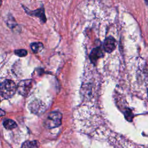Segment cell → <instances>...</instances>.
<instances>
[{"label":"cell","mask_w":148,"mask_h":148,"mask_svg":"<svg viewBox=\"0 0 148 148\" xmlns=\"http://www.w3.org/2000/svg\"><path fill=\"white\" fill-rule=\"evenodd\" d=\"M17 91L16 83L9 79H5L1 83V95L3 99H9L12 97Z\"/></svg>","instance_id":"6da1fadb"},{"label":"cell","mask_w":148,"mask_h":148,"mask_svg":"<svg viewBox=\"0 0 148 148\" xmlns=\"http://www.w3.org/2000/svg\"><path fill=\"white\" fill-rule=\"evenodd\" d=\"M62 114L59 112H51L45 121V126L47 128H54L59 127L61 124Z\"/></svg>","instance_id":"7a4b0ae2"},{"label":"cell","mask_w":148,"mask_h":148,"mask_svg":"<svg viewBox=\"0 0 148 148\" xmlns=\"http://www.w3.org/2000/svg\"><path fill=\"white\" fill-rule=\"evenodd\" d=\"M33 88V82L31 79L21 80L17 86L18 93L23 96L28 97Z\"/></svg>","instance_id":"3957f363"},{"label":"cell","mask_w":148,"mask_h":148,"mask_svg":"<svg viewBox=\"0 0 148 148\" xmlns=\"http://www.w3.org/2000/svg\"><path fill=\"white\" fill-rule=\"evenodd\" d=\"M116 47V41L113 36H109L105 39L103 43V48L106 52L108 53H112Z\"/></svg>","instance_id":"277c9868"},{"label":"cell","mask_w":148,"mask_h":148,"mask_svg":"<svg viewBox=\"0 0 148 148\" xmlns=\"http://www.w3.org/2000/svg\"><path fill=\"white\" fill-rule=\"evenodd\" d=\"M29 108L32 113L38 114L43 113L45 112L46 109V106L45 104L42 102L35 101H33L29 105Z\"/></svg>","instance_id":"5b68a950"},{"label":"cell","mask_w":148,"mask_h":148,"mask_svg":"<svg viewBox=\"0 0 148 148\" xmlns=\"http://www.w3.org/2000/svg\"><path fill=\"white\" fill-rule=\"evenodd\" d=\"M103 56V52L101 47H97L93 49L89 55L90 60L94 64H95L97 60L99 58H102Z\"/></svg>","instance_id":"8992f818"},{"label":"cell","mask_w":148,"mask_h":148,"mask_svg":"<svg viewBox=\"0 0 148 148\" xmlns=\"http://www.w3.org/2000/svg\"><path fill=\"white\" fill-rule=\"evenodd\" d=\"M27 13L31 16H35L38 17H39L41 21H42L43 23H45L46 21V18L45 14V11L43 8H40L37 10H34V11H29V10H26Z\"/></svg>","instance_id":"52a82bcc"},{"label":"cell","mask_w":148,"mask_h":148,"mask_svg":"<svg viewBox=\"0 0 148 148\" xmlns=\"http://www.w3.org/2000/svg\"><path fill=\"white\" fill-rule=\"evenodd\" d=\"M39 146L38 140H27L23 143L21 148H38Z\"/></svg>","instance_id":"ba28073f"},{"label":"cell","mask_w":148,"mask_h":148,"mask_svg":"<svg viewBox=\"0 0 148 148\" xmlns=\"http://www.w3.org/2000/svg\"><path fill=\"white\" fill-rule=\"evenodd\" d=\"M3 125L7 130H12L17 127L16 122L12 119H5L3 121Z\"/></svg>","instance_id":"9c48e42d"},{"label":"cell","mask_w":148,"mask_h":148,"mask_svg":"<svg viewBox=\"0 0 148 148\" xmlns=\"http://www.w3.org/2000/svg\"><path fill=\"white\" fill-rule=\"evenodd\" d=\"M31 49L34 53H38L41 51L43 49V45L40 42H34L30 45Z\"/></svg>","instance_id":"30bf717a"},{"label":"cell","mask_w":148,"mask_h":148,"mask_svg":"<svg viewBox=\"0 0 148 148\" xmlns=\"http://www.w3.org/2000/svg\"><path fill=\"white\" fill-rule=\"evenodd\" d=\"M124 116L127 120L128 121H131L134 117V114L132 111L130 109H127L124 113Z\"/></svg>","instance_id":"8fae6325"},{"label":"cell","mask_w":148,"mask_h":148,"mask_svg":"<svg viewBox=\"0 0 148 148\" xmlns=\"http://www.w3.org/2000/svg\"><path fill=\"white\" fill-rule=\"evenodd\" d=\"M14 54L20 57H23L27 56V51L25 49H17L14 50Z\"/></svg>","instance_id":"7c38bea8"},{"label":"cell","mask_w":148,"mask_h":148,"mask_svg":"<svg viewBox=\"0 0 148 148\" xmlns=\"http://www.w3.org/2000/svg\"><path fill=\"white\" fill-rule=\"evenodd\" d=\"M145 1V3H146V5H148V0H144Z\"/></svg>","instance_id":"4fadbf2b"},{"label":"cell","mask_w":148,"mask_h":148,"mask_svg":"<svg viewBox=\"0 0 148 148\" xmlns=\"http://www.w3.org/2000/svg\"><path fill=\"white\" fill-rule=\"evenodd\" d=\"M147 95H148V88H147Z\"/></svg>","instance_id":"5bb4252c"}]
</instances>
